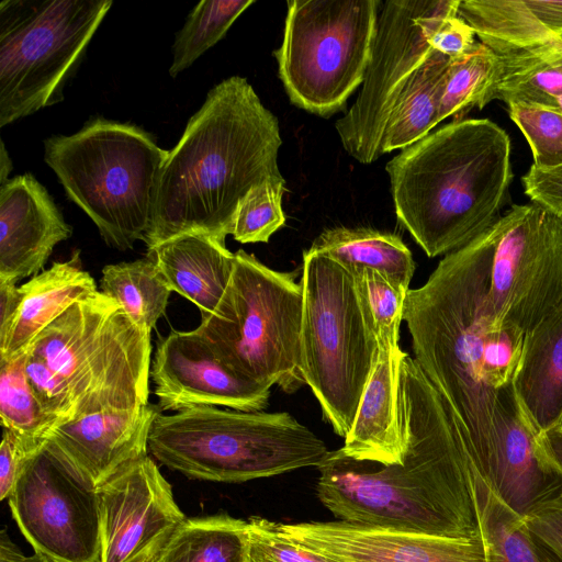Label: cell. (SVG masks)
<instances>
[{"label": "cell", "mask_w": 562, "mask_h": 562, "mask_svg": "<svg viewBox=\"0 0 562 562\" xmlns=\"http://www.w3.org/2000/svg\"><path fill=\"white\" fill-rule=\"evenodd\" d=\"M526 531L540 562H562V493L524 517Z\"/></svg>", "instance_id": "obj_39"}, {"label": "cell", "mask_w": 562, "mask_h": 562, "mask_svg": "<svg viewBox=\"0 0 562 562\" xmlns=\"http://www.w3.org/2000/svg\"><path fill=\"white\" fill-rule=\"evenodd\" d=\"M98 488L101 562H155L187 519L170 484L148 454Z\"/></svg>", "instance_id": "obj_15"}, {"label": "cell", "mask_w": 562, "mask_h": 562, "mask_svg": "<svg viewBox=\"0 0 562 562\" xmlns=\"http://www.w3.org/2000/svg\"><path fill=\"white\" fill-rule=\"evenodd\" d=\"M507 105L512 121L531 148L532 166L553 168L562 165V112L540 104L513 102Z\"/></svg>", "instance_id": "obj_36"}, {"label": "cell", "mask_w": 562, "mask_h": 562, "mask_svg": "<svg viewBox=\"0 0 562 562\" xmlns=\"http://www.w3.org/2000/svg\"><path fill=\"white\" fill-rule=\"evenodd\" d=\"M12 170V162L10 160L9 154L7 153V149L4 147L3 142H1V149H0V184L4 183L7 180H9V173Z\"/></svg>", "instance_id": "obj_46"}, {"label": "cell", "mask_w": 562, "mask_h": 562, "mask_svg": "<svg viewBox=\"0 0 562 562\" xmlns=\"http://www.w3.org/2000/svg\"><path fill=\"white\" fill-rule=\"evenodd\" d=\"M498 221L464 247L443 257L428 280L409 289L403 319L414 360L456 419L473 470L485 482L497 446V392L482 376L483 348L493 329L488 304Z\"/></svg>", "instance_id": "obj_3"}, {"label": "cell", "mask_w": 562, "mask_h": 562, "mask_svg": "<svg viewBox=\"0 0 562 562\" xmlns=\"http://www.w3.org/2000/svg\"><path fill=\"white\" fill-rule=\"evenodd\" d=\"M404 351L379 349L351 429L340 452L357 461L403 463L406 439L400 422L398 383Z\"/></svg>", "instance_id": "obj_21"}, {"label": "cell", "mask_w": 562, "mask_h": 562, "mask_svg": "<svg viewBox=\"0 0 562 562\" xmlns=\"http://www.w3.org/2000/svg\"><path fill=\"white\" fill-rule=\"evenodd\" d=\"M22 304L0 358L24 352L33 339L75 302L97 292L91 274L82 269L80 251L64 262H54L22 284Z\"/></svg>", "instance_id": "obj_25"}, {"label": "cell", "mask_w": 562, "mask_h": 562, "mask_svg": "<svg viewBox=\"0 0 562 562\" xmlns=\"http://www.w3.org/2000/svg\"><path fill=\"white\" fill-rule=\"evenodd\" d=\"M284 192L269 184L252 189L238 207L234 239L241 244L268 243L285 223L281 204Z\"/></svg>", "instance_id": "obj_37"}, {"label": "cell", "mask_w": 562, "mask_h": 562, "mask_svg": "<svg viewBox=\"0 0 562 562\" xmlns=\"http://www.w3.org/2000/svg\"><path fill=\"white\" fill-rule=\"evenodd\" d=\"M474 30L459 15L446 19L431 35L434 50L453 58L470 50L475 41Z\"/></svg>", "instance_id": "obj_42"}, {"label": "cell", "mask_w": 562, "mask_h": 562, "mask_svg": "<svg viewBox=\"0 0 562 562\" xmlns=\"http://www.w3.org/2000/svg\"><path fill=\"white\" fill-rule=\"evenodd\" d=\"M272 527L333 562H486L481 536L439 537L344 520L272 521Z\"/></svg>", "instance_id": "obj_17"}, {"label": "cell", "mask_w": 562, "mask_h": 562, "mask_svg": "<svg viewBox=\"0 0 562 562\" xmlns=\"http://www.w3.org/2000/svg\"><path fill=\"white\" fill-rule=\"evenodd\" d=\"M302 375L334 431L346 437L379 347L360 306L355 277L329 257L303 252Z\"/></svg>", "instance_id": "obj_9"}, {"label": "cell", "mask_w": 562, "mask_h": 562, "mask_svg": "<svg viewBox=\"0 0 562 562\" xmlns=\"http://www.w3.org/2000/svg\"><path fill=\"white\" fill-rule=\"evenodd\" d=\"M26 355L32 389L57 426L149 404L150 333L101 291L75 302Z\"/></svg>", "instance_id": "obj_5"}, {"label": "cell", "mask_w": 562, "mask_h": 562, "mask_svg": "<svg viewBox=\"0 0 562 562\" xmlns=\"http://www.w3.org/2000/svg\"><path fill=\"white\" fill-rule=\"evenodd\" d=\"M498 224L488 290L493 327L526 334L562 300V221L529 203L512 205Z\"/></svg>", "instance_id": "obj_14"}, {"label": "cell", "mask_w": 562, "mask_h": 562, "mask_svg": "<svg viewBox=\"0 0 562 562\" xmlns=\"http://www.w3.org/2000/svg\"><path fill=\"white\" fill-rule=\"evenodd\" d=\"M302 317L303 290L294 273L273 270L239 249L222 301L195 329L236 375L291 394L305 384Z\"/></svg>", "instance_id": "obj_8"}, {"label": "cell", "mask_w": 562, "mask_h": 562, "mask_svg": "<svg viewBox=\"0 0 562 562\" xmlns=\"http://www.w3.org/2000/svg\"><path fill=\"white\" fill-rule=\"evenodd\" d=\"M252 3L254 0L200 1L176 34L170 76L177 77L220 42L235 20Z\"/></svg>", "instance_id": "obj_34"}, {"label": "cell", "mask_w": 562, "mask_h": 562, "mask_svg": "<svg viewBox=\"0 0 562 562\" xmlns=\"http://www.w3.org/2000/svg\"><path fill=\"white\" fill-rule=\"evenodd\" d=\"M150 379L161 412L194 406L262 412L269 404L271 387L236 375L196 329L172 330L159 340Z\"/></svg>", "instance_id": "obj_16"}, {"label": "cell", "mask_w": 562, "mask_h": 562, "mask_svg": "<svg viewBox=\"0 0 562 562\" xmlns=\"http://www.w3.org/2000/svg\"><path fill=\"white\" fill-rule=\"evenodd\" d=\"M403 463L357 461L339 449L317 467L316 493L338 520L449 538L480 537L472 463L447 403L403 353Z\"/></svg>", "instance_id": "obj_1"}, {"label": "cell", "mask_w": 562, "mask_h": 562, "mask_svg": "<svg viewBox=\"0 0 562 562\" xmlns=\"http://www.w3.org/2000/svg\"><path fill=\"white\" fill-rule=\"evenodd\" d=\"M277 116L246 78L214 86L169 150L158 188L147 251L183 234L225 243L239 205L261 186L285 190Z\"/></svg>", "instance_id": "obj_2"}, {"label": "cell", "mask_w": 562, "mask_h": 562, "mask_svg": "<svg viewBox=\"0 0 562 562\" xmlns=\"http://www.w3.org/2000/svg\"><path fill=\"white\" fill-rule=\"evenodd\" d=\"M247 562H333L280 535L262 517L247 520Z\"/></svg>", "instance_id": "obj_38"}, {"label": "cell", "mask_w": 562, "mask_h": 562, "mask_svg": "<svg viewBox=\"0 0 562 562\" xmlns=\"http://www.w3.org/2000/svg\"><path fill=\"white\" fill-rule=\"evenodd\" d=\"M171 289L198 306L201 319L211 316L229 284L235 254L205 234H183L147 251Z\"/></svg>", "instance_id": "obj_22"}, {"label": "cell", "mask_w": 562, "mask_h": 562, "mask_svg": "<svg viewBox=\"0 0 562 562\" xmlns=\"http://www.w3.org/2000/svg\"><path fill=\"white\" fill-rule=\"evenodd\" d=\"M156 562V561H155Z\"/></svg>", "instance_id": "obj_49"}, {"label": "cell", "mask_w": 562, "mask_h": 562, "mask_svg": "<svg viewBox=\"0 0 562 562\" xmlns=\"http://www.w3.org/2000/svg\"><path fill=\"white\" fill-rule=\"evenodd\" d=\"M503 72L495 99L551 106L562 94V38L502 56Z\"/></svg>", "instance_id": "obj_30"}, {"label": "cell", "mask_w": 562, "mask_h": 562, "mask_svg": "<svg viewBox=\"0 0 562 562\" xmlns=\"http://www.w3.org/2000/svg\"><path fill=\"white\" fill-rule=\"evenodd\" d=\"M148 451L188 477L241 483L318 467L325 442L286 412H240L194 406L159 414Z\"/></svg>", "instance_id": "obj_7"}, {"label": "cell", "mask_w": 562, "mask_h": 562, "mask_svg": "<svg viewBox=\"0 0 562 562\" xmlns=\"http://www.w3.org/2000/svg\"><path fill=\"white\" fill-rule=\"evenodd\" d=\"M458 15L501 56L562 38V0H460Z\"/></svg>", "instance_id": "obj_24"}, {"label": "cell", "mask_w": 562, "mask_h": 562, "mask_svg": "<svg viewBox=\"0 0 562 562\" xmlns=\"http://www.w3.org/2000/svg\"><path fill=\"white\" fill-rule=\"evenodd\" d=\"M44 160L103 240L125 251L145 240L169 150L140 127L95 119L44 142Z\"/></svg>", "instance_id": "obj_6"}, {"label": "cell", "mask_w": 562, "mask_h": 562, "mask_svg": "<svg viewBox=\"0 0 562 562\" xmlns=\"http://www.w3.org/2000/svg\"><path fill=\"white\" fill-rule=\"evenodd\" d=\"M472 479L486 562H540L528 538L524 517L505 505L473 468Z\"/></svg>", "instance_id": "obj_32"}, {"label": "cell", "mask_w": 562, "mask_h": 562, "mask_svg": "<svg viewBox=\"0 0 562 562\" xmlns=\"http://www.w3.org/2000/svg\"><path fill=\"white\" fill-rule=\"evenodd\" d=\"M100 288L149 333L165 314L172 292L149 257L105 266Z\"/></svg>", "instance_id": "obj_31"}, {"label": "cell", "mask_w": 562, "mask_h": 562, "mask_svg": "<svg viewBox=\"0 0 562 562\" xmlns=\"http://www.w3.org/2000/svg\"><path fill=\"white\" fill-rule=\"evenodd\" d=\"M23 562H54L52 559L41 552H36L30 557H26Z\"/></svg>", "instance_id": "obj_47"}, {"label": "cell", "mask_w": 562, "mask_h": 562, "mask_svg": "<svg viewBox=\"0 0 562 562\" xmlns=\"http://www.w3.org/2000/svg\"><path fill=\"white\" fill-rule=\"evenodd\" d=\"M449 57L434 50L413 74L390 115L382 153L404 149L426 137L438 124Z\"/></svg>", "instance_id": "obj_27"}, {"label": "cell", "mask_w": 562, "mask_h": 562, "mask_svg": "<svg viewBox=\"0 0 562 562\" xmlns=\"http://www.w3.org/2000/svg\"><path fill=\"white\" fill-rule=\"evenodd\" d=\"M539 441L549 461L562 473V425L541 432Z\"/></svg>", "instance_id": "obj_44"}, {"label": "cell", "mask_w": 562, "mask_h": 562, "mask_svg": "<svg viewBox=\"0 0 562 562\" xmlns=\"http://www.w3.org/2000/svg\"><path fill=\"white\" fill-rule=\"evenodd\" d=\"M508 134L488 119L452 121L386 164L398 222L430 258L502 216L513 180Z\"/></svg>", "instance_id": "obj_4"}, {"label": "cell", "mask_w": 562, "mask_h": 562, "mask_svg": "<svg viewBox=\"0 0 562 562\" xmlns=\"http://www.w3.org/2000/svg\"><path fill=\"white\" fill-rule=\"evenodd\" d=\"M111 0L0 2V126L63 100Z\"/></svg>", "instance_id": "obj_10"}, {"label": "cell", "mask_w": 562, "mask_h": 562, "mask_svg": "<svg viewBox=\"0 0 562 562\" xmlns=\"http://www.w3.org/2000/svg\"><path fill=\"white\" fill-rule=\"evenodd\" d=\"M460 0H389L382 2L371 58L361 90L336 122L345 150L370 164L382 153L390 115L413 74L434 52L429 40L448 18L458 15Z\"/></svg>", "instance_id": "obj_12"}, {"label": "cell", "mask_w": 562, "mask_h": 562, "mask_svg": "<svg viewBox=\"0 0 562 562\" xmlns=\"http://www.w3.org/2000/svg\"><path fill=\"white\" fill-rule=\"evenodd\" d=\"M551 108H554V109L559 110L560 112H562V94L558 95L553 100Z\"/></svg>", "instance_id": "obj_48"}, {"label": "cell", "mask_w": 562, "mask_h": 562, "mask_svg": "<svg viewBox=\"0 0 562 562\" xmlns=\"http://www.w3.org/2000/svg\"><path fill=\"white\" fill-rule=\"evenodd\" d=\"M497 446L491 476L484 482L514 513L525 517L562 493V473L544 454L536 429L512 382L495 403Z\"/></svg>", "instance_id": "obj_18"}, {"label": "cell", "mask_w": 562, "mask_h": 562, "mask_svg": "<svg viewBox=\"0 0 562 562\" xmlns=\"http://www.w3.org/2000/svg\"><path fill=\"white\" fill-rule=\"evenodd\" d=\"M26 359V351L12 358H0L1 426L22 438L42 441L57 424L32 389Z\"/></svg>", "instance_id": "obj_33"}, {"label": "cell", "mask_w": 562, "mask_h": 562, "mask_svg": "<svg viewBox=\"0 0 562 562\" xmlns=\"http://www.w3.org/2000/svg\"><path fill=\"white\" fill-rule=\"evenodd\" d=\"M512 384L540 434L562 425V300L525 334Z\"/></svg>", "instance_id": "obj_23"}, {"label": "cell", "mask_w": 562, "mask_h": 562, "mask_svg": "<svg viewBox=\"0 0 562 562\" xmlns=\"http://www.w3.org/2000/svg\"><path fill=\"white\" fill-rule=\"evenodd\" d=\"M47 190L31 173L0 184V278L36 276L55 246L71 236Z\"/></svg>", "instance_id": "obj_19"}, {"label": "cell", "mask_w": 562, "mask_h": 562, "mask_svg": "<svg viewBox=\"0 0 562 562\" xmlns=\"http://www.w3.org/2000/svg\"><path fill=\"white\" fill-rule=\"evenodd\" d=\"M526 195L562 221V165L553 168L531 166L521 178Z\"/></svg>", "instance_id": "obj_40"}, {"label": "cell", "mask_w": 562, "mask_h": 562, "mask_svg": "<svg viewBox=\"0 0 562 562\" xmlns=\"http://www.w3.org/2000/svg\"><path fill=\"white\" fill-rule=\"evenodd\" d=\"M310 249L329 257L351 274L373 270L406 289L415 271L412 252L403 240L397 235L372 228L326 229Z\"/></svg>", "instance_id": "obj_26"}, {"label": "cell", "mask_w": 562, "mask_h": 562, "mask_svg": "<svg viewBox=\"0 0 562 562\" xmlns=\"http://www.w3.org/2000/svg\"><path fill=\"white\" fill-rule=\"evenodd\" d=\"M158 405L98 412L55 427L44 439L99 487L131 462L147 456Z\"/></svg>", "instance_id": "obj_20"}, {"label": "cell", "mask_w": 562, "mask_h": 562, "mask_svg": "<svg viewBox=\"0 0 562 562\" xmlns=\"http://www.w3.org/2000/svg\"><path fill=\"white\" fill-rule=\"evenodd\" d=\"M381 5L380 0L288 1L274 55L293 104L324 117L344 109L363 82Z\"/></svg>", "instance_id": "obj_11"}, {"label": "cell", "mask_w": 562, "mask_h": 562, "mask_svg": "<svg viewBox=\"0 0 562 562\" xmlns=\"http://www.w3.org/2000/svg\"><path fill=\"white\" fill-rule=\"evenodd\" d=\"M353 277L364 322L379 349L402 350L400 327L409 289L373 270H363Z\"/></svg>", "instance_id": "obj_35"}, {"label": "cell", "mask_w": 562, "mask_h": 562, "mask_svg": "<svg viewBox=\"0 0 562 562\" xmlns=\"http://www.w3.org/2000/svg\"><path fill=\"white\" fill-rule=\"evenodd\" d=\"M25 558L3 528L0 532V562H23Z\"/></svg>", "instance_id": "obj_45"}, {"label": "cell", "mask_w": 562, "mask_h": 562, "mask_svg": "<svg viewBox=\"0 0 562 562\" xmlns=\"http://www.w3.org/2000/svg\"><path fill=\"white\" fill-rule=\"evenodd\" d=\"M503 72V58L481 42L467 53L449 58L439 121L464 120L473 108L483 109L495 100L496 87Z\"/></svg>", "instance_id": "obj_29"}, {"label": "cell", "mask_w": 562, "mask_h": 562, "mask_svg": "<svg viewBox=\"0 0 562 562\" xmlns=\"http://www.w3.org/2000/svg\"><path fill=\"white\" fill-rule=\"evenodd\" d=\"M22 291L16 282L0 278V348L12 330L22 304Z\"/></svg>", "instance_id": "obj_43"}, {"label": "cell", "mask_w": 562, "mask_h": 562, "mask_svg": "<svg viewBox=\"0 0 562 562\" xmlns=\"http://www.w3.org/2000/svg\"><path fill=\"white\" fill-rule=\"evenodd\" d=\"M247 525L226 514L187 518L156 562H247Z\"/></svg>", "instance_id": "obj_28"}, {"label": "cell", "mask_w": 562, "mask_h": 562, "mask_svg": "<svg viewBox=\"0 0 562 562\" xmlns=\"http://www.w3.org/2000/svg\"><path fill=\"white\" fill-rule=\"evenodd\" d=\"M7 499L36 552L54 562H101L99 488L45 439L25 459Z\"/></svg>", "instance_id": "obj_13"}, {"label": "cell", "mask_w": 562, "mask_h": 562, "mask_svg": "<svg viewBox=\"0 0 562 562\" xmlns=\"http://www.w3.org/2000/svg\"><path fill=\"white\" fill-rule=\"evenodd\" d=\"M42 441L22 438L2 428L0 446V501L9 497L25 459Z\"/></svg>", "instance_id": "obj_41"}]
</instances>
